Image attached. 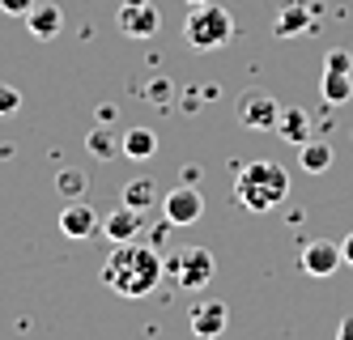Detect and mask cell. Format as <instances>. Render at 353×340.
<instances>
[{"label": "cell", "instance_id": "3957f363", "mask_svg": "<svg viewBox=\"0 0 353 340\" xmlns=\"http://www.w3.org/2000/svg\"><path fill=\"white\" fill-rule=\"evenodd\" d=\"M183 39L196 47V51H217L234 39V17L225 5L217 0H205V5H188V17H183Z\"/></svg>", "mask_w": 353, "mask_h": 340}, {"label": "cell", "instance_id": "44dd1931", "mask_svg": "<svg viewBox=\"0 0 353 340\" xmlns=\"http://www.w3.org/2000/svg\"><path fill=\"white\" fill-rule=\"evenodd\" d=\"M17 107H21V94L13 86H0V115H13Z\"/></svg>", "mask_w": 353, "mask_h": 340}, {"label": "cell", "instance_id": "603a6c76", "mask_svg": "<svg viewBox=\"0 0 353 340\" xmlns=\"http://www.w3.org/2000/svg\"><path fill=\"white\" fill-rule=\"evenodd\" d=\"M336 340H353V315H345V319H341V328H336Z\"/></svg>", "mask_w": 353, "mask_h": 340}, {"label": "cell", "instance_id": "8fae6325", "mask_svg": "<svg viewBox=\"0 0 353 340\" xmlns=\"http://www.w3.org/2000/svg\"><path fill=\"white\" fill-rule=\"evenodd\" d=\"M225 323H230V310H225V302L209 298V302L192 306V336H196V340H217V336L225 332Z\"/></svg>", "mask_w": 353, "mask_h": 340}, {"label": "cell", "instance_id": "30bf717a", "mask_svg": "<svg viewBox=\"0 0 353 340\" xmlns=\"http://www.w3.org/2000/svg\"><path fill=\"white\" fill-rule=\"evenodd\" d=\"M103 234H107L111 243H137L141 234H145V213H141V208L119 204L115 213L103 217Z\"/></svg>", "mask_w": 353, "mask_h": 340}, {"label": "cell", "instance_id": "2e32d148", "mask_svg": "<svg viewBox=\"0 0 353 340\" xmlns=\"http://www.w3.org/2000/svg\"><path fill=\"white\" fill-rule=\"evenodd\" d=\"M123 204H128V208H141V213H145L149 204H162L158 183H154V179H132L128 188H123Z\"/></svg>", "mask_w": 353, "mask_h": 340}, {"label": "cell", "instance_id": "ba28073f", "mask_svg": "<svg viewBox=\"0 0 353 340\" xmlns=\"http://www.w3.org/2000/svg\"><path fill=\"white\" fill-rule=\"evenodd\" d=\"M341 264H345V255H341V243L332 239H315L302 247V272L307 277H336Z\"/></svg>", "mask_w": 353, "mask_h": 340}, {"label": "cell", "instance_id": "9a60e30c", "mask_svg": "<svg viewBox=\"0 0 353 340\" xmlns=\"http://www.w3.org/2000/svg\"><path fill=\"white\" fill-rule=\"evenodd\" d=\"M298 162L307 174H323L327 166H332V145L327 141H302L298 145Z\"/></svg>", "mask_w": 353, "mask_h": 340}, {"label": "cell", "instance_id": "e0dca14e", "mask_svg": "<svg viewBox=\"0 0 353 340\" xmlns=\"http://www.w3.org/2000/svg\"><path fill=\"white\" fill-rule=\"evenodd\" d=\"M307 13H302V5H298V0H294V5H285L281 9V17H276V34H281V39H294V34H302V30H307Z\"/></svg>", "mask_w": 353, "mask_h": 340}, {"label": "cell", "instance_id": "7a4b0ae2", "mask_svg": "<svg viewBox=\"0 0 353 340\" xmlns=\"http://www.w3.org/2000/svg\"><path fill=\"white\" fill-rule=\"evenodd\" d=\"M234 192H239V204L247 208V213H272V208L290 196V170L281 162H272V158L247 162L239 170Z\"/></svg>", "mask_w": 353, "mask_h": 340}, {"label": "cell", "instance_id": "d6986e66", "mask_svg": "<svg viewBox=\"0 0 353 340\" xmlns=\"http://www.w3.org/2000/svg\"><path fill=\"white\" fill-rule=\"evenodd\" d=\"M56 188H60V192H64L68 200H77V196L85 192V174L68 166V170H60V174H56Z\"/></svg>", "mask_w": 353, "mask_h": 340}, {"label": "cell", "instance_id": "d4e9b609", "mask_svg": "<svg viewBox=\"0 0 353 340\" xmlns=\"http://www.w3.org/2000/svg\"><path fill=\"white\" fill-rule=\"evenodd\" d=\"M188 5H205V0H188Z\"/></svg>", "mask_w": 353, "mask_h": 340}, {"label": "cell", "instance_id": "7c38bea8", "mask_svg": "<svg viewBox=\"0 0 353 340\" xmlns=\"http://www.w3.org/2000/svg\"><path fill=\"white\" fill-rule=\"evenodd\" d=\"M26 30L39 39V43H52L60 30H64V9L56 0H39V5L26 13Z\"/></svg>", "mask_w": 353, "mask_h": 340}, {"label": "cell", "instance_id": "6da1fadb", "mask_svg": "<svg viewBox=\"0 0 353 340\" xmlns=\"http://www.w3.org/2000/svg\"><path fill=\"white\" fill-rule=\"evenodd\" d=\"M162 277H166V264L158 259V251L145 247V243H115L107 268H103V281L111 285L115 294H123V298L154 294Z\"/></svg>", "mask_w": 353, "mask_h": 340}, {"label": "cell", "instance_id": "5bb4252c", "mask_svg": "<svg viewBox=\"0 0 353 340\" xmlns=\"http://www.w3.org/2000/svg\"><path fill=\"white\" fill-rule=\"evenodd\" d=\"M119 149L128 153V158H137V162H149L158 153V137L149 132V128H128L123 141H119Z\"/></svg>", "mask_w": 353, "mask_h": 340}, {"label": "cell", "instance_id": "277c9868", "mask_svg": "<svg viewBox=\"0 0 353 340\" xmlns=\"http://www.w3.org/2000/svg\"><path fill=\"white\" fill-rule=\"evenodd\" d=\"M166 272L174 285H183V290H205L213 281V255L205 247H183L166 259Z\"/></svg>", "mask_w": 353, "mask_h": 340}, {"label": "cell", "instance_id": "7402d4cb", "mask_svg": "<svg viewBox=\"0 0 353 340\" xmlns=\"http://www.w3.org/2000/svg\"><path fill=\"white\" fill-rule=\"evenodd\" d=\"M34 5H39V0H0V9H5L9 17H26Z\"/></svg>", "mask_w": 353, "mask_h": 340}, {"label": "cell", "instance_id": "ac0fdd59", "mask_svg": "<svg viewBox=\"0 0 353 340\" xmlns=\"http://www.w3.org/2000/svg\"><path fill=\"white\" fill-rule=\"evenodd\" d=\"M276 128H281V141H290V145L307 141V115H302V111H281Z\"/></svg>", "mask_w": 353, "mask_h": 340}, {"label": "cell", "instance_id": "5b68a950", "mask_svg": "<svg viewBox=\"0 0 353 340\" xmlns=\"http://www.w3.org/2000/svg\"><path fill=\"white\" fill-rule=\"evenodd\" d=\"M115 26L128 39H154L158 26H162V13L154 9V0H123L119 13H115Z\"/></svg>", "mask_w": 353, "mask_h": 340}, {"label": "cell", "instance_id": "9c48e42d", "mask_svg": "<svg viewBox=\"0 0 353 340\" xmlns=\"http://www.w3.org/2000/svg\"><path fill=\"white\" fill-rule=\"evenodd\" d=\"M98 226H103V221H98L94 204H85L81 196L60 208V234H64V239H94Z\"/></svg>", "mask_w": 353, "mask_h": 340}, {"label": "cell", "instance_id": "8992f818", "mask_svg": "<svg viewBox=\"0 0 353 340\" xmlns=\"http://www.w3.org/2000/svg\"><path fill=\"white\" fill-rule=\"evenodd\" d=\"M162 217L170 226H192V221L205 217V196H200L192 183H183V188H174V192L162 196Z\"/></svg>", "mask_w": 353, "mask_h": 340}, {"label": "cell", "instance_id": "52a82bcc", "mask_svg": "<svg viewBox=\"0 0 353 340\" xmlns=\"http://www.w3.org/2000/svg\"><path fill=\"white\" fill-rule=\"evenodd\" d=\"M239 123L243 128H276V119H281V107H276V98L264 94V90H247L239 94Z\"/></svg>", "mask_w": 353, "mask_h": 340}, {"label": "cell", "instance_id": "cb8c5ba5", "mask_svg": "<svg viewBox=\"0 0 353 340\" xmlns=\"http://www.w3.org/2000/svg\"><path fill=\"white\" fill-rule=\"evenodd\" d=\"M341 255H345V264L353 268V234H345V239H341Z\"/></svg>", "mask_w": 353, "mask_h": 340}, {"label": "cell", "instance_id": "4fadbf2b", "mask_svg": "<svg viewBox=\"0 0 353 340\" xmlns=\"http://www.w3.org/2000/svg\"><path fill=\"white\" fill-rule=\"evenodd\" d=\"M319 90H323V102L341 107V102L353 98V77H349L345 68H327V64H323V81H319Z\"/></svg>", "mask_w": 353, "mask_h": 340}, {"label": "cell", "instance_id": "ffe728a7", "mask_svg": "<svg viewBox=\"0 0 353 340\" xmlns=\"http://www.w3.org/2000/svg\"><path fill=\"white\" fill-rule=\"evenodd\" d=\"M85 145H90V153H98V158H111V153H115V145H111V132H98V128H94L90 137H85Z\"/></svg>", "mask_w": 353, "mask_h": 340}]
</instances>
